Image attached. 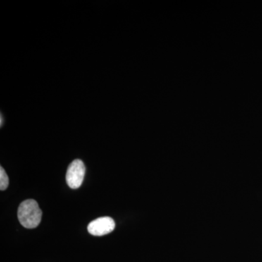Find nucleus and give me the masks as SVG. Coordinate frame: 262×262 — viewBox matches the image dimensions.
<instances>
[{"label": "nucleus", "mask_w": 262, "mask_h": 262, "mask_svg": "<svg viewBox=\"0 0 262 262\" xmlns=\"http://www.w3.org/2000/svg\"><path fill=\"white\" fill-rule=\"evenodd\" d=\"M42 211L34 200H27L20 203L18 217L20 225L27 229L37 227L42 220Z\"/></svg>", "instance_id": "1"}, {"label": "nucleus", "mask_w": 262, "mask_h": 262, "mask_svg": "<svg viewBox=\"0 0 262 262\" xmlns=\"http://www.w3.org/2000/svg\"><path fill=\"white\" fill-rule=\"evenodd\" d=\"M85 166L83 162L80 160H75L70 164L67 169V183L72 189H78L83 182Z\"/></svg>", "instance_id": "2"}, {"label": "nucleus", "mask_w": 262, "mask_h": 262, "mask_svg": "<svg viewBox=\"0 0 262 262\" xmlns=\"http://www.w3.org/2000/svg\"><path fill=\"white\" fill-rule=\"evenodd\" d=\"M115 228V222L110 217H101L91 222L88 227L89 233L94 236L106 235Z\"/></svg>", "instance_id": "3"}, {"label": "nucleus", "mask_w": 262, "mask_h": 262, "mask_svg": "<svg viewBox=\"0 0 262 262\" xmlns=\"http://www.w3.org/2000/svg\"><path fill=\"white\" fill-rule=\"evenodd\" d=\"M9 185V178L3 167L0 168V189L4 191Z\"/></svg>", "instance_id": "4"}]
</instances>
